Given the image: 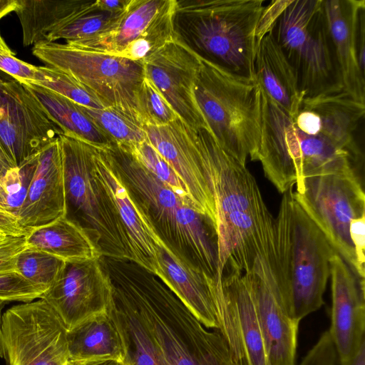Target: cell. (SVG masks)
I'll list each match as a JSON object with an SVG mask.
<instances>
[{
	"instance_id": "2",
	"label": "cell",
	"mask_w": 365,
	"mask_h": 365,
	"mask_svg": "<svg viewBox=\"0 0 365 365\" xmlns=\"http://www.w3.org/2000/svg\"><path fill=\"white\" fill-rule=\"evenodd\" d=\"M102 260L112 285L135 307L163 365H233L220 331L207 330L157 275L131 260Z\"/></svg>"
},
{
	"instance_id": "7",
	"label": "cell",
	"mask_w": 365,
	"mask_h": 365,
	"mask_svg": "<svg viewBox=\"0 0 365 365\" xmlns=\"http://www.w3.org/2000/svg\"><path fill=\"white\" fill-rule=\"evenodd\" d=\"M194 95L217 143L242 164L248 158L257 160L262 135L257 81L235 76L201 57Z\"/></svg>"
},
{
	"instance_id": "50",
	"label": "cell",
	"mask_w": 365,
	"mask_h": 365,
	"mask_svg": "<svg viewBox=\"0 0 365 365\" xmlns=\"http://www.w3.org/2000/svg\"><path fill=\"white\" fill-rule=\"evenodd\" d=\"M4 302H0V327H1V317H2L1 311H2V308L4 307Z\"/></svg>"
},
{
	"instance_id": "6",
	"label": "cell",
	"mask_w": 365,
	"mask_h": 365,
	"mask_svg": "<svg viewBox=\"0 0 365 365\" xmlns=\"http://www.w3.org/2000/svg\"><path fill=\"white\" fill-rule=\"evenodd\" d=\"M263 0L178 1L176 16L201 57L242 78L256 79V29Z\"/></svg>"
},
{
	"instance_id": "26",
	"label": "cell",
	"mask_w": 365,
	"mask_h": 365,
	"mask_svg": "<svg viewBox=\"0 0 365 365\" xmlns=\"http://www.w3.org/2000/svg\"><path fill=\"white\" fill-rule=\"evenodd\" d=\"M255 75L262 90L290 116L299 111L304 94L297 74L271 31L257 45Z\"/></svg>"
},
{
	"instance_id": "37",
	"label": "cell",
	"mask_w": 365,
	"mask_h": 365,
	"mask_svg": "<svg viewBox=\"0 0 365 365\" xmlns=\"http://www.w3.org/2000/svg\"><path fill=\"white\" fill-rule=\"evenodd\" d=\"M143 125H163L180 117L145 74L138 94Z\"/></svg>"
},
{
	"instance_id": "9",
	"label": "cell",
	"mask_w": 365,
	"mask_h": 365,
	"mask_svg": "<svg viewBox=\"0 0 365 365\" xmlns=\"http://www.w3.org/2000/svg\"><path fill=\"white\" fill-rule=\"evenodd\" d=\"M270 31L296 71L304 98L344 90L324 0H291Z\"/></svg>"
},
{
	"instance_id": "12",
	"label": "cell",
	"mask_w": 365,
	"mask_h": 365,
	"mask_svg": "<svg viewBox=\"0 0 365 365\" xmlns=\"http://www.w3.org/2000/svg\"><path fill=\"white\" fill-rule=\"evenodd\" d=\"M178 1L128 0L107 29L68 43L79 48L143 61L180 34L175 26Z\"/></svg>"
},
{
	"instance_id": "39",
	"label": "cell",
	"mask_w": 365,
	"mask_h": 365,
	"mask_svg": "<svg viewBox=\"0 0 365 365\" xmlns=\"http://www.w3.org/2000/svg\"><path fill=\"white\" fill-rule=\"evenodd\" d=\"M0 70L24 83L36 81L37 66L19 59L6 43L0 33Z\"/></svg>"
},
{
	"instance_id": "42",
	"label": "cell",
	"mask_w": 365,
	"mask_h": 365,
	"mask_svg": "<svg viewBox=\"0 0 365 365\" xmlns=\"http://www.w3.org/2000/svg\"><path fill=\"white\" fill-rule=\"evenodd\" d=\"M291 0L272 1L268 6H264L256 29V39L257 45L261 38L271 30L282 11L290 3Z\"/></svg>"
},
{
	"instance_id": "17",
	"label": "cell",
	"mask_w": 365,
	"mask_h": 365,
	"mask_svg": "<svg viewBox=\"0 0 365 365\" xmlns=\"http://www.w3.org/2000/svg\"><path fill=\"white\" fill-rule=\"evenodd\" d=\"M41 299L54 311L67 331L106 312L113 302V292L101 257L66 262Z\"/></svg>"
},
{
	"instance_id": "14",
	"label": "cell",
	"mask_w": 365,
	"mask_h": 365,
	"mask_svg": "<svg viewBox=\"0 0 365 365\" xmlns=\"http://www.w3.org/2000/svg\"><path fill=\"white\" fill-rule=\"evenodd\" d=\"M63 134L24 83L0 77V145L19 167Z\"/></svg>"
},
{
	"instance_id": "1",
	"label": "cell",
	"mask_w": 365,
	"mask_h": 365,
	"mask_svg": "<svg viewBox=\"0 0 365 365\" xmlns=\"http://www.w3.org/2000/svg\"><path fill=\"white\" fill-rule=\"evenodd\" d=\"M200 164L211 192L218 240L219 273L246 272L273 244L275 219L246 167L205 128H192Z\"/></svg>"
},
{
	"instance_id": "49",
	"label": "cell",
	"mask_w": 365,
	"mask_h": 365,
	"mask_svg": "<svg viewBox=\"0 0 365 365\" xmlns=\"http://www.w3.org/2000/svg\"><path fill=\"white\" fill-rule=\"evenodd\" d=\"M107 365H130L128 361H126L125 364H119L116 362H108Z\"/></svg>"
},
{
	"instance_id": "5",
	"label": "cell",
	"mask_w": 365,
	"mask_h": 365,
	"mask_svg": "<svg viewBox=\"0 0 365 365\" xmlns=\"http://www.w3.org/2000/svg\"><path fill=\"white\" fill-rule=\"evenodd\" d=\"M261 98L262 135L257 160L279 192L284 193L307 178L356 172L360 158L324 133L302 131L262 88Z\"/></svg>"
},
{
	"instance_id": "11",
	"label": "cell",
	"mask_w": 365,
	"mask_h": 365,
	"mask_svg": "<svg viewBox=\"0 0 365 365\" xmlns=\"http://www.w3.org/2000/svg\"><path fill=\"white\" fill-rule=\"evenodd\" d=\"M293 197L336 253L364 278L349 236L351 221L365 215V195L356 173L307 178L296 185Z\"/></svg>"
},
{
	"instance_id": "35",
	"label": "cell",
	"mask_w": 365,
	"mask_h": 365,
	"mask_svg": "<svg viewBox=\"0 0 365 365\" xmlns=\"http://www.w3.org/2000/svg\"><path fill=\"white\" fill-rule=\"evenodd\" d=\"M37 155L0 176V207L16 217L36 170Z\"/></svg>"
},
{
	"instance_id": "19",
	"label": "cell",
	"mask_w": 365,
	"mask_h": 365,
	"mask_svg": "<svg viewBox=\"0 0 365 365\" xmlns=\"http://www.w3.org/2000/svg\"><path fill=\"white\" fill-rule=\"evenodd\" d=\"M332 305L329 330L340 363L351 359L365 341V282L334 254L330 263Z\"/></svg>"
},
{
	"instance_id": "29",
	"label": "cell",
	"mask_w": 365,
	"mask_h": 365,
	"mask_svg": "<svg viewBox=\"0 0 365 365\" xmlns=\"http://www.w3.org/2000/svg\"><path fill=\"white\" fill-rule=\"evenodd\" d=\"M82 0H18L16 14L25 46L46 39L47 35L70 16Z\"/></svg>"
},
{
	"instance_id": "27",
	"label": "cell",
	"mask_w": 365,
	"mask_h": 365,
	"mask_svg": "<svg viewBox=\"0 0 365 365\" xmlns=\"http://www.w3.org/2000/svg\"><path fill=\"white\" fill-rule=\"evenodd\" d=\"M25 236L28 247L47 252L66 262L102 257L86 232L66 215L30 229Z\"/></svg>"
},
{
	"instance_id": "8",
	"label": "cell",
	"mask_w": 365,
	"mask_h": 365,
	"mask_svg": "<svg viewBox=\"0 0 365 365\" xmlns=\"http://www.w3.org/2000/svg\"><path fill=\"white\" fill-rule=\"evenodd\" d=\"M58 138L67 214H72L68 218L86 232L102 257L132 261L115 205L96 173L95 147L64 134Z\"/></svg>"
},
{
	"instance_id": "31",
	"label": "cell",
	"mask_w": 365,
	"mask_h": 365,
	"mask_svg": "<svg viewBox=\"0 0 365 365\" xmlns=\"http://www.w3.org/2000/svg\"><path fill=\"white\" fill-rule=\"evenodd\" d=\"M121 12L104 9L101 0H82L74 11L47 35L46 41H76L95 36L112 25Z\"/></svg>"
},
{
	"instance_id": "22",
	"label": "cell",
	"mask_w": 365,
	"mask_h": 365,
	"mask_svg": "<svg viewBox=\"0 0 365 365\" xmlns=\"http://www.w3.org/2000/svg\"><path fill=\"white\" fill-rule=\"evenodd\" d=\"M94 161L96 173L107 189L124 229L132 261L156 275L160 239L130 198L104 150L95 148Z\"/></svg>"
},
{
	"instance_id": "34",
	"label": "cell",
	"mask_w": 365,
	"mask_h": 365,
	"mask_svg": "<svg viewBox=\"0 0 365 365\" xmlns=\"http://www.w3.org/2000/svg\"><path fill=\"white\" fill-rule=\"evenodd\" d=\"M31 84L52 91L86 108H105L96 97L75 79L50 66H37L36 79Z\"/></svg>"
},
{
	"instance_id": "32",
	"label": "cell",
	"mask_w": 365,
	"mask_h": 365,
	"mask_svg": "<svg viewBox=\"0 0 365 365\" xmlns=\"http://www.w3.org/2000/svg\"><path fill=\"white\" fill-rule=\"evenodd\" d=\"M82 108L115 145L123 150H130L147 138L141 124L115 108Z\"/></svg>"
},
{
	"instance_id": "47",
	"label": "cell",
	"mask_w": 365,
	"mask_h": 365,
	"mask_svg": "<svg viewBox=\"0 0 365 365\" xmlns=\"http://www.w3.org/2000/svg\"><path fill=\"white\" fill-rule=\"evenodd\" d=\"M341 365H365V341L361 345L358 351L349 360Z\"/></svg>"
},
{
	"instance_id": "41",
	"label": "cell",
	"mask_w": 365,
	"mask_h": 365,
	"mask_svg": "<svg viewBox=\"0 0 365 365\" xmlns=\"http://www.w3.org/2000/svg\"><path fill=\"white\" fill-rule=\"evenodd\" d=\"M26 247L25 235H7L0 239V272L16 270V257Z\"/></svg>"
},
{
	"instance_id": "40",
	"label": "cell",
	"mask_w": 365,
	"mask_h": 365,
	"mask_svg": "<svg viewBox=\"0 0 365 365\" xmlns=\"http://www.w3.org/2000/svg\"><path fill=\"white\" fill-rule=\"evenodd\" d=\"M336 357V351L328 330L322 334L299 365H335Z\"/></svg>"
},
{
	"instance_id": "51",
	"label": "cell",
	"mask_w": 365,
	"mask_h": 365,
	"mask_svg": "<svg viewBox=\"0 0 365 365\" xmlns=\"http://www.w3.org/2000/svg\"><path fill=\"white\" fill-rule=\"evenodd\" d=\"M7 235L0 232V239L4 238Z\"/></svg>"
},
{
	"instance_id": "18",
	"label": "cell",
	"mask_w": 365,
	"mask_h": 365,
	"mask_svg": "<svg viewBox=\"0 0 365 365\" xmlns=\"http://www.w3.org/2000/svg\"><path fill=\"white\" fill-rule=\"evenodd\" d=\"M142 62L145 76L180 118L191 128L208 130L194 95L201 56L179 36Z\"/></svg>"
},
{
	"instance_id": "16",
	"label": "cell",
	"mask_w": 365,
	"mask_h": 365,
	"mask_svg": "<svg viewBox=\"0 0 365 365\" xmlns=\"http://www.w3.org/2000/svg\"><path fill=\"white\" fill-rule=\"evenodd\" d=\"M218 330L233 365H269L253 299L243 272L214 279Z\"/></svg>"
},
{
	"instance_id": "33",
	"label": "cell",
	"mask_w": 365,
	"mask_h": 365,
	"mask_svg": "<svg viewBox=\"0 0 365 365\" xmlns=\"http://www.w3.org/2000/svg\"><path fill=\"white\" fill-rule=\"evenodd\" d=\"M66 262L47 252L26 247L16 257V271L47 290L64 268Z\"/></svg>"
},
{
	"instance_id": "25",
	"label": "cell",
	"mask_w": 365,
	"mask_h": 365,
	"mask_svg": "<svg viewBox=\"0 0 365 365\" xmlns=\"http://www.w3.org/2000/svg\"><path fill=\"white\" fill-rule=\"evenodd\" d=\"M68 361L78 365L106 362L125 364L126 350L121 327L113 308L95 315L66 333Z\"/></svg>"
},
{
	"instance_id": "13",
	"label": "cell",
	"mask_w": 365,
	"mask_h": 365,
	"mask_svg": "<svg viewBox=\"0 0 365 365\" xmlns=\"http://www.w3.org/2000/svg\"><path fill=\"white\" fill-rule=\"evenodd\" d=\"M66 333L43 299L13 306L1 317L0 358L6 365H66Z\"/></svg>"
},
{
	"instance_id": "48",
	"label": "cell",
	"mask_w": 365,
	"mask_h": 365,
	"mask_svg": "<svg viewBox=\"0 0 365 365\" xmlns=\"http://www.w3.org/2000/svg\"><path fill=\"white\" fill-rule=\"evenodd\" d=\"M18 0H0V19L17 7Z\"/></svg>"
},
{
	"instance_id": "44",
	"label": "cell",
	"mask_w": 365,
	"mask_h": 365,
	"mask_svg": "<svg viewBox=\"0 0 365 365\" xmlns=\"http://www.w3.org/2000/svg\"><path fill=\"white\" fill-rule=\"evenodd\" d=\"M357 58L360 70L365 75V6L359 11L356 27Z\"/></svg>"
},
{
	"instance_id": "4",
	"label": "cell",
	"mask_w": 365,
	"mask_h": 365,
	"mask_svg": "<svg viewBox=\"0 0 365 365\" xmlns=\"http://www.w3.org/2000/svg\"><path fill=\"white\" fill-rule=\"evenodd\" d=\"M275 219L277 277L282 305L299 322L320 309L336 252L293 197L283 193Z\"/></svg>"
},
{
	"instance_id": "15",
	"label": "cell",
	"mask_w": 365,
	"mask_h": 365,
	"mask_svg": "<svg viewBox=\"0 0 365 365\" xmlns=\"http://www.w3.org/2000/svg\"><path fill=\"white\" fill-rule=\"evenodd\" d=\"M255 304L269 365H294L299 322L285 311L279 290L275 244L243 273Z\"/></svg>"
},
{
	"instance_id": "30",
	"label": "cell",
	"mask_w": 365,
	"mask_h": 365,
	"mask_svg": "<svg viewBox=\"0 0 365 365\" xmlns=\"http://www.w3.org/2000/svg\"><path fill=\"white\" fill-rule=\"evenodd\" d=\"M113 308L120 322L130 365H163L152 340L130 301L112 284Z\"/></svg>"
},
{
	"instance_id": "21",
	"label": "cell",
	"mask_w": 365,
	"mask_h": 365,
	"mask_svg": "<svg viewBox=\"0 0 365 365\" xmlns=\"http://www.w3.org/2000/svg\"><path fill=\"white\" fill-rule=\"evenodd\" d=\"M36 160L35 173L17 215L19 225L26 232L52 222L67 214L59 138L39 152Z\"/></svg>"
},
{
	"instance_id": "38",
	"label": "cell",
	"mask_w": 365,
	"mask_h": 365,
	"mask_svg": "<svg viewBox=\"0 0 365 365\" xmlns=\"http://www.w3.org/2000/svg\"><path fill=\"white\" fill-rule=\"evenodd\" d=\"M46 290L25 279L16 270L0 272V302H30Z\"/></svg>"
},
{
	"instance_id": "28",
	"label": "cell",
	"mask_w": 365,
	"mask_h": 365,
	"mask_svg": "<svg viewBox=\"0 0 365 365\" xmlns=\"http://www.w3.org/2000/svg\"><path fill=\"white\" fill-rule=\"evenodd\" d=\"M24 85L35 95L64 135L101 150H108L115 146L113 141L84 112L81 106L41 86Z\"/></svg>"
},
{
	"instance_id": "46",
	"label": "cell",
	"mask_w": 365,
	"mask_h": 365,
	"mask_svg": "<svg viewBox=\"0 0 365 365\" xmlns=\"http://www.w3.org/2000/svg\"><path fill=\"white\" fill-rule=\"evenodd\" d=\"M16 167L0 145V176Z\"/></svg>"
},
{
	"instance_id": "23",
	"label": "cell",
	"mask_w": 365,
	"mask_h": 365,
	"mask_svg": "<svg viewBox=\"0 0 365 365\" xmlns=\"http://www.w3.org/2000/svg\"><path fill=\"white\" fill-rule=\"evenodd\" d=\"M157 276L207 328L218 330L214 279L175 254L161 240Z\"/></svg>"
},
{
	"instance_id": "24",
	"label": "cell",
	"mask_w": 365,
	"mask_h": 365,
	"mask_svg": "<svg viewBox=\"0 0 365 365\" xmlns=\"http://www.w3.org/2000/svg\"><path fill=\"white\" fill-rule=\"evenodd\" d=\"M364 0H324V8L344 88L356 101L365 102V75L357 58L356 27Z\"/></svg>"
},
{
	"instance_id": "10",
	"label": "cell",
	"mask_w": 365,
	"mask_h": 365,
	"mask_svg": "<svg viewBox=\"0 0 365 365\" xmlns=\"http://www.w3.org/2000/svg\"><path fill=\"white\" fill-rule=\"evenodd\" d=\"M32 51L46 66L75 79L105 108H115L143 125L138 106L145 77L142 61L84 49L68 42L41 41L34 46Z\"/></svg>"
},
{
	"instance_id": "43",
	"label": "cell",
	"mask_w": 365,
	"mask_h": 365,
	"mask_svg": "<svg viewBox=\"0 0 365 365\" xmlns=\"http://www.w3.org/2000/svg\"><path fill=\"white\" fill-rule=\"evenodd\" d=\"M349 236L355 251L358 265L362 273L365 274V215L351 221Z\"/></svg>"
},
{
	"instance_id": "3",
	"label": "cell",
	"mask_w": 365,
	"mask_h": 365,
	"mask_svg": "<svg viewBox=\"0 0 365 365\" xmlns=\"http://www.w3.org/2000/svg\"><path fill=\"white\" fill-rule=\"evenodd\" d=\"M105 153L158 237L180 257L212 278L218 277V240L214 222L192 202L160 182L131 154L115 145Z\"/></svg>"
},
{
	"instance_id": "20",
	"label": "cell",
	"mask_w": 365,
	"mask_h": 365,
	"mask_svg": "<svg viewBox=\"0 0 365 365\" xmlns=\"http://www.w3.org/2000/svg\"><path fill=\"white\" fill-rule=\"evenodd\" d=\"M148 142L184 183L196 210L215 225L213 199L205 177L192 129L180 118L163 125H143Z\"/></svg>"
},
{
	"instance_id": "45",
	"label": "cell",
	"mask_w": 365,
	"mask_h": 365,
	"mask_svg": "<svg viewBox=\"0 0 365 365\" xmlns=\"http://www.w3.org/2000/svg\"><path fill=\"white\" fill-rule=\"evenodd\" d=\"M0 232L6 235H26V231L20 227L17 217L0 207Z\"/></svg>"
},
{
	"instance_id": "36",
	"label": "cell",
	"mask_w": 365,
	"mask_h": 365,
	"mask_svg": "<svg viewBox=\"0 0 365 365\" xmlns=\"http://www.w3.org/2000/svg\"><path fill=\"white\" fill-rule=\"evenodd\" d=\"M126 151L129 152L144 168L160 182L168 186L177 195L191 201L184 183L167 161L148 142L147 138L131 150Z\"/></svg>"
}]
</instances>
